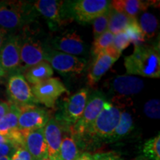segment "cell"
<instances>
[{
    "instance_id": "5b68a950",
    "label": "cell",
    "mask_w": 160,
    "mask_h": 160,
    "mask_svg": "<svg viewBox=\"0 0 160 160\" xmlns=\"http://www.w3.org/2000/svg\"><path fill=\"white\" fill-rule=\"evenodd\" d=\"M19 36L20 71L24 72L43 61H46L48 50L45 49L43 44L39 39L24 33Z\"/></svg>"
},
{
    "instance_id": "2e32d148",
    "label": "cell",
    "mask_w": 160,
    "mask_h": 160,
    "mask_svg": "<svg viewBox=\"0 0 160 160\" xmlns=\"http://www.w3.org/2000/svg\"><path fill=\"white\" fill-rule=\"evenodd\" d=\"M44 136L47 144L48 157L51 160L59 159V148L62 140V126L54 118H51L44 127Z\"/></svg>"
},
{
    "instance_id": "7c38bea8",
    "label": "cell",
    "mask_w": 160,
    "mask_h": 160,
    "mask_svg": "<svg viewBox=\"0 0 160 160\" xmlns=\"http://www.w3.org/2000/svg\"><path fill=\"white\" fill-rule=\"evenodd\" d=\"M88 98V90L82 88L70 97L64 102L61 119L70 127H73L82 115Z\"/></svg>"
},
{
    "instance_id": "ac0fdd59",
    "label": "cell",
    "mask_w": 160,
    "mask_h": 160,
    "mask_svg": "<svg viewBox=\"0 0 160 160\" xmlns=\"http://www.w3.org/2000/svg\"><path fill=\"white\" fill-rule=\"evenodd\" d=\"M145 87L143 80L132 75H119L113 79V91L121 96H129L139 93Z\"/></svg>"
},
{
    "instance_id": "9c48e42d",
    "label": "cell",
    "mask_w": 160,
    "mask_h": 160,
    "mask_svg": "<svg viewBox=\"0 0 160 160\" xmlns=\"http://www.w3.org/2000/svg\"><path fill=\"white\" fill-rule=\"evenodd\" d=\"M7 92L11 103L19 107L37 103L32 93L31 87L22 73H17L10 76L8 81Z\"/></svg>"
},
{
    "instance_id": "ffe728a7",
    "label": "cell",
    "mask_w": 160,
    "mask_h": 160,
    "mask_svg": "<svg viewBox=\"0 0 160 160\" xmlns=\"http://www.w3.org/2000/svg\"><path fill=\"white\" fill-rule=\"evenodd\" d=\"M153 2L141 0H114L111 1V7L119 13H124L130 18H136L138 13L147 10Z\"/></svg>"
},
{
    "instance_id": "f546056e",
    "label": "cell",
    "mask_w": 160,
    "mask_h": 160,
    "mask_svg": "<svg viewBox=\"0 0 160 160\" xmlns=\"http://www.w3.org/2000/svg\"><path fill=\"white\" fill-rule=\"evenodd\" d=\"M160 102L159 99H153L148 101L144 105V113L148 117L159 119L160 117Z\"/></svg>"
},
{
    "instance_id": "8992f818",
    "label": "cell",
    "mask_w": 160,
    "mask_h": 160,
    "mask_svg": "<svg viewBox=\"0 0 160 160\" xmlns=\"http://www.w3.org/2000/svg\"><path fill=\"white\" fill-rule=\"evenodd\" d=\"M31 91L37 103H41L49 108H54L56 102L68 90L59 78L49 79L32 85Z\"/></svg>"
},
{
    "instance_id": "7402d4cb",
    "label": "cell",
    "mask_w": 160,
    "mask_h": 160,
    "mask_svg": "<svg viewBox=\"0 0 160 160\" xmlns=\"http://www.w3.org/2000/svg\"><path fill=\"white\" fill-rule=\"evenodd\" d=\"M133 128V120L131 113L125 111L121 112L119 123L108 140L117 141L124 138L131 133Z\"/></svg>"
},
{
    "instance_id": "e575fe53",
    "label": "cell",
    "mask_w": 160,
    "mask_h": 160,
    "mask_svg": "<svg viewBox=\"0 0 160 160\" xmlns=\"http://www.w3.org/2000/svg\"><path fill=\"white\" fill-rule=\"evenodd\" d=\"M76 160H95V158L91 153H83L81 155H79Z\"/></svg>"
},
{
    "instance_id": "d6a6232c",
    "label": "cell",
    "mask_w": 160,
    "mask_h": 160,
    "mask_svg": "<svg viewBox=\"0 0 160 160\" xmlns=\"http://www.w3.org/2000/svg\"><path fill=\"white\" fill-rule=\"evenodd\" d=\"M95 160H124L121 157L112 152L108 153H101L93 155Z\"/></svg>"
},
{
    "instance_id": "603a6c76",
    "label": "cell",
    "mask_w": 160,
    "mask_h": 160,
    "mask_svg": "<svg viewBox=\"0 0 160 160\" xmlns=\"http://www.w3.org/2000/svg\"><path fill=\"white\" fill-rule=\"evenodd\" d=\"M131 19L124 13H119L113 8H110L109 11V22L108 31H109L113 35L121 33L125 31L127 26L131 22Z\"/></svg>"
},
{
    "instance_id": "30bf717a",
    "label": "cell",
    "mask_w": 160,
    "mask_h": 160,
    "mask_svg": "<svg viewBox=\"0 0 160 160\" xmlns=\"http://www.w3.org/2000/svg\"><path fill=\"white\" fill-rule=\"evenodd\" d=\"M0 66L7 74L21 73L18 35L14 33L8 35L2 45L0 48Z\"/></svg>"
},
{
    "instance_id": "d6986e66",
    "label": "cell",
    "mask_w": 160,
    "mask_h": 160,
    "mask_svg": "<svg viewBox=\"0 0 160 160\" xmlns=\"http://www.w3.org/2000/svg\"><path fill=\"white\" fill-rule=\"evenodd\" d=\"M20 113L19 106L10 104L8 111L0 121V134L8 137L12 142L20 134L18 129V120Z\"/></svg>"
},
{
    "instance_id": "ab89813d",
    "label": "cell",
    "mask_w": 160,
    "mask_h": 160,
    "mask_svg": "<svg viewBox=\"0 0 160 160\" xmlns=\"http://www.w3.org/2000/svg\"><path fill=\"white\" fill-rule=\"evenodd\" d=\"M42 160H51V159H50L48 157H46V158H44V159H42Z\"/></svg>"
},
{
    "instance_id": "8fae6325",
    "label": "cell",
    "mask_w": 160,
    "mask_h": 160,
    "mask_svg": "<svg viewBox=\"0 0 160 160\" xmlns=\"http://www.w3.org/2000/svg\"><path fill=\"white\" fill-rule=\"evenodd\" d=\"M46 61L51 65L52 68L61 73H82L85 69L87 62L83 58H79L54 50L48 51Z\"/></svg>"
},
{
    "instance_id": "cb8c5ba5",
    "label": "cell",
    "mask_w": 160,
    "mask_h": 160,
    "mask_svg": "<svg viewBox=\"0 0 160 160\" xmlns=\"http://www.w3.org/2000/svg\"><path fill=\"white\" fill-rule=\"evenodd\" d=\"M138 22L145 40L150 39L154 37L159 27V21L153 13L148 12L142 13Z\"/></svg>"
},
{
    "instance_id": "f35d334b",
    "label": "cell",
    "mask_w": 160,
    "mask_h": 160,
    "mask_svg": "<svg viewBox=\"0 0 160 160\" xmlns=\"http://www.w3.org/2000/svg\"><path fill=\"white\" fill-rule=\"evenodd\" d=\"M0 160H11V157H3L1 158Z\"/></svg>"
},
{
    "instance_id": "836d02e7",
    "label": "cell",
    "mask_w": 160,
    "mask_h": 160,
    "mask_svg": "<svg viewBox=\"0 0 160 160\" xmlns=\"http://www.w3.org/2000/svg\"><path fill=\"white\" fill-rule=\"evenodd\" d=\"M10 104L0 101V121L9 110Z\"/></svg>"
},
{
    "instance_id": "7a4b0ae2",
    "label": "cell",
    "mask_w": 160,
    "mask_h": 160,
    "mask_svg": "<svg viewBox=\"0 0 160 160\" xmlns=\"http://www.w3.org/2000/svg\"><path fill=\"white\" fill-rule=\"evenodd\" d=\"M35 11L33 4L27 2H0V30L13 34L33 21Z\"/></svg>"
},
{
    "instance_id": "60d3db41",
    "label": "cell",
    "mask_w": 160,
    "mask_h": 160,
    "mask_svg": "<svg viewBox=\"0 0 160 160\" xmlns=\"http://www.w3.org/2000/svg\"><path fill=\"white\" fill-rule=\"evenodd\" d=\"M137 160H148V159H137Z\"/></svg>"
},
{
    "instance_id": "f1b7e54d",
    "label": "cell",
    "mask_w": 160,
    "mask_h": 160,
    "mask_svg": "<svg viewBox=\"0 0 160 160\" xmlns=\"http://www.w3.org/2000/svg\"><path fill=\"white\" fill-rule=\"evenodd\" d=\"M109 11L107 13L96 18L92 22H93V31L94 39L99 37L101 34H102L106 31H108L109 22Z\"/></svg>"
},
{
    "instance_id": "e0dca14e",
    "label": "cell",
    "mask_w": 160,
    "mask_h": 160,
    "mask_svg": "<svg viewBox=\"0 0 160 160\" xmlns=\"http://www.w3.org/2000/svg\"><path fill=\"white\" fill-rule=\"evenodd\" d=\"M23 146L34 160H42L48 157V148L44 136V128L26 133L24 137Z\"/></svg>"
},
{
    "instance_id": "d4e9b609",
    "label": "cell",
    "mask_w": 160,
    "mask_h": 160,
    "mask_svg": "<svg viewBox=\"0 0 160 160\" xmlns=\"http://www.w3.org/2000/svg\"><path fill=\"white\" fill-rule=\"evenodd\" d=\"M79 155V150L74 138L70 135L65 136L60 145L59 159L62 160H76Z\"/></svg>"
},
{
    "instance_id": "3957f363",
    "label": "cell",
    "mask_w": 160,
    "mask_h": 160,
    "mask_svg": "<svg viewBox=\"0 0 160 160\" xmlns=\"http://www.w3.org/2000/svg\"><path fill=\"white\" fill-rule=\"evenodd\" d=\"M67 12L69 17L80 24L91 23L111 8V1L108 0H77L68 2Z\"/></svg>"
},
{
    "instance_id": "44dd1931",
    "label": "cell",
    "mask_w": 160,
    "mask_h": 160,
    "mask_svg": "<svg viewBox=\"0 0 160 160\" xmlns=\"http://www.w3.org/2000/svg\"><path fill=\"white\" fill-rule=\"evenodd\" d=\"M26 81L32 85H35L52 77L53 69L47 61H43L23 72Z\"/></svg>"
},
{
    "instance_id": "ba28073f",
    "label": "cell",
    "mask_w": 160,
    "mask_h": 160,
    "mask_svg": "<svg viewBox=\"0 0 160 160\" xmlns=\"http://www.w3.org/2000/svg\"><path fill=\"white\" fill-rule=\"evenodd\" d=\"M20 113L18 120V129L25 135L29 131L43 128L49 120L48 112L42 108L35 105L19 107Z\"/></svg>"
},
{
    "instance_id": "52a82bcc",
    "label": "cell",
    "mask_w": 160,
    "mask_h": 160,
    "mask_svg": "<svg viewBox=\"0 0 160 160\" xmlns=\"http://www.w3.org/2000/svg\"><path fill=\"white\" fill-rule=\"evenodd\" d=\"M106 102L107 100L105 97L100 92H93L88 96L82 115L72 127L73 133L79 137L85 136L86 132L93 125L98 115L103 109Z\"/></svg>"
},
{
    "instance_id": "d590c367",
    "label": "cell",
    "mask_w": 160,
    "mask_h": 160,
    "mask_svg": "<svg viewBox=\"0 0 160 160\" xmlns=\"http://www.w3.org/2000/svg\"><path fill=\"white\" fill-rule=\"evenodd\" d=\"M7 37H8L7 33H5V32H3L2 31L0 30V48H1V46L2 45V44L4 42H5V40L6 39Z\"/></svg>"
},
{
    "instance_id": "277c9868",
    "label": "cell",
    "mask_w": 160,
    "mask_h": 160,
    "mask_svg": "<svg viewBox=\"0 0 160 160\" xmlns=\"http://www.w3.org/2000/svg\"><path fill=\"white\" fill-rule=\"evenodd\" d=\"M120 114L121 111L119 108L107 102L85 135L98 139H109L119 123Z\"/></svg>"
},
{
    "instance_id": "6da1fadb",
    "label": "cell",
    "mask_w": 160,
    "mask_h": 160,
    "mask_svg": "<svg viewBox=\"0 0 160 160\" xmlns=\"http://www.w3.org/2000/svg\"><path fill=\"white\" fill-rule=\"evenodd\" d=\"M124 65L128 75L133 74L148 78H159V49L145 44L135 46L133 53L125 57Z\"/></svg>"
},
{
    "instance_id": "8d00e7d4",
    "label": "cell",
    "mask_w": 160,
    "mask_h": 160,
    "mask_svg": "<svg viewBox=\"0 0 160 160\" xmlns=\"http://www.w3.org/2000/svg\"><path fill=\"white\" fill-rule=\"evenodd\" d=\"M11 142V141L8 137H4V136L0 134V145L6 143V142Z\"/></svg>"
},
{
    "instance_id": "4dcf8cb0",
    "label": "cell",
    "mask_w": 160,
    "mask_h": 160,
    "mask_svg": "<svg viewBox=\"0 0 160 160\" xmlns=\"http://www.w3.org/2000/svg\"><path fill=\"white\" fill-rule=\"evenodd\" d=\"M131 41L130 39L128 37L127 34L125 32H121V33H117V34L114 35L113 37V43H112V46L117 51L119 54L122 53V51L131 44Z\"/></svg>"
},
{
    "instance_id": "4fadbf2b",
    "label": "cell",
    "mask_w": 160,
    "mask_h": 160,
    "mask_svg": "<svg viewBox=\"0 0 160 160\" xmlns=\"http://www.w3.org/2000/svg\"><path fill=\"white\" fill-rule=\"evenodd\" d=\"M120 55L113 46H111L96 56V58L90 68L88 75V82L91 86L94 85L101 79L104 74L119 59Z\"/></svg>"
},
{
    "instance_id": "4316f807",
    "label": "cell",
    "mask_w": 160,
    "mask_h": 160,
    "mask_svg": "<svg viewBox=\"0 0 160 160\" xmlns=\"http://www.w3.org/2000/svg\"><path fill=\"white\" fill-rule=\"evenodd\" d=\"M124 32L127 34L130 39L131 43H133L135 46H139L143 45L145 42V37L140 28L139 22L136 18L131 19V22L127 26Z\"/></svg>"
},
{
    "instance_id": "9a60e30c",
    "label": "cell",
    "mask_w": 160,
    "mask_h": 160,
    "mask_svg": "<svg viewBox=\"0 0 160 160\" xmlns=\"http://www.w3.org/2000/svg\"><path fill=\"white\" fill-rule=\"evenodd\" d=\"M63 2L57 0H38L33 2L35 11L45 18L51 30L56 31L62 25Z\"/></svg>"
},
{
    "instance_id": "83f0119b",
    "label": "cell",
    "mask_w": 160,
    "mask_h": 160,
    "mask_svg": "<svg viewBox=\"0 0 160 160\" xmlns=\"http://www.w3.org/2000/svg\"><path fill=\"white\" fill-rule=\"evenodd\" d=\"M113 37L114 35L113 33L109 31H106L102 34L94 39L93 48H92V51H93V54L97 56L101 52L105 51L109 47H111L113 43Z\"/></svg>"
},
{
    "instance_id": "74e56055",
    "label": "cell",
    "mask_w": 160,
    "mask_h": 160,
    "mask_svg": "<svg viewBox=\"0 0 160 160\" xmlns=\"http://www.w3.org/2000/svg\"><path fill=\"white\" fill-rule=\"evenodd\" d=\"M6 76H7V73H5V71H4V70L2 68L1 66H0V79L6 77Z\"/></svg>"
},
{
    "instance_id": "1f68e13d",
    "label": "cell",
    "mask_w": 160,
    "mask_h": 160,
    "mask_svg": "<svg viewBox=\"0 0 160 160\" xmlns=\"http://www.w3.org/2000/svg\"><path fill=\"white\" fill-rule=\"evenodd\" d=\"M19 146L12 142L0 145V159L3 157H11Z\"/></svg>"
},
{
    "instance_id": "5bb4252c",
    "label": "cell",
    "mask_w": 160,
    "mask_h": 160,
    "mask_svg": "<svg viewBox=\"0 0 160 160\" xmlns=\"http://www.w3.org/2000/svg\"><path fill=\"white\" fill-rule=\"evenodd\" d=\"M53 50L68 54L78 56L85 52V45L83 40L76 31H67L52 39Z\"/></svg>"
},
{
    "instance_id": "484cf974",
    "label": "cell",
    "mask_w": 160,
    "mask_h": 160,
    "mask_svg": "<svg viewBox=\"0 0 160 160\" xmlns=\"http://www.w3.org/2000/svg\"><path fill=\"white\" fill-rule=\"evenodd\" d=\"M144 158L148 160H160V135L146 141L142 146Z\"/></svg>"
}]
</instances>
